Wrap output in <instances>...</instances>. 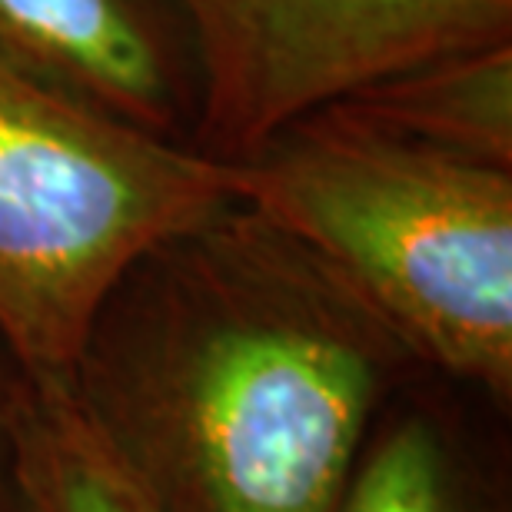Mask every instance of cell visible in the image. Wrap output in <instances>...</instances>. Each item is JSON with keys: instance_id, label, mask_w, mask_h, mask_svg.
I'll use <instances>...</instances> for the list:
<instances>
[{"instance_id": "obj_6", "label": "cell", "mask_w": 512, "mask_h": 512, "mask_svg": "<svg viewBox=\"0 0 512 512\" xmlns=\"http://www.w3.org/2000/svg\"><path fill=\"white\" fill-rule=\"evenodd\" d=\"M330 107L396 137L512 170V40L429 60Z\"/></svg>"}, {"instance_id": "obj_7", "label": "cell", "mask_w": 512, "mask_h": 512, "mask_svg": "<svg viewBox=\"0 0 512 512\" xmlns=\"http://www.w3.org/2000/svg\"><path fill=\"white\" fill-rule=\"evenodd\" d=\"M17 486L24 512H153L67 380L30 376L17 419Z\"/></svg>"}, {"instance_id": "obj_5", "label": "cell", "mask_w": 512, "mask_h": 512, "mask_svg": "<svg viewBox=\"0 0 512 512\" xmlns=\"http://www.w3.org/2000/svg\"><path fill=\"white\" fill-rule=\"evenodd\" d=\"M0 64L80 107L177 140L183 80L147 0H0Z\"/></svg>"}, {"instance_id": "obj_8", "label": "cell", "mask_w": 512, "mask_h": 512, "mask_svg": "<svg viewBox=\"0 0 512 512\" xmlns=\"http://www.w3.org/2000/svg\"><path fill=\"white\" fill-rule=\"evenodd\" d=\"M336 512H496L466 443L443 413L376 419Z\"/></svg>"}, {"instance_id": "obj_3", "label": "cell", "mask_w": 512, "mask_h": 512, "mask_svg": "<svg viewBox=\"0 0 512 512\" xmlns=\"http://www.w3.org/2000/svg\"><path fill=\"white\" fill-rule=\"evenodd\" d=\"M230 203L227 160L0 64V336L30 376L67 380L130 266Z\"/></svg>"}, {"instance_id": "obj_2", "label": "cell", "mask_w": 512, "mask_h": 512, "mask_svg": "<svg viewBox=\"0 0 512 512\" xmlns=\"http://www.w3.org/2000/svg\"><path fill=\"white\" fill-rule=\"evenodd\" d=\"M237 203L300 247L413 363L512 399V170L323 107L233 160Z\"/></svg>"}, {"instance_id": "obj_9", "label": "cell", "mask_w": 512, "mask_h": 512, "mask_svg": "<svg viewBox=\"0 0 512 512\" xmlns=\"http://www.w3.org/2000/svg\"><path fill=\"white\" fill-rule=\"evenodd\" d=\"M27 383L30 373L0 336V512H24L17 486V419Z\"/></svg>"}, {"instance_id": "obj_4", "label": "cell", "mask_w": 512, "mask_h": 512, "mask_svg": "<svg viewBox=\"0 0 512 512\" xmlns=\"http://www.w3.org/2000/svg\"><path fill=\"white\" fill-rule=\"evenodd\" d=\"M200 70L210 157L429 60L512 40V0H173Z\"/></svg>"}, {"instance_id": "obj_1", "label": "cell", "mask_w": 512, "mask_h": 512, "mask_svg": "<svg viewBox=\"0 0 512 512\" xmlns=\"http://www.w3.org/2000/svg\"><path fill=\"white\" fill-rule=\"evenodd\" d=\"M409 363L300 243L230 203L130 266L67 386L153 512H336Z\"/></svg>"}]
</instances>
